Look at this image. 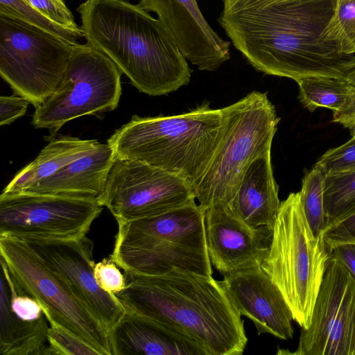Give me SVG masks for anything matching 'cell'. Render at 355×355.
<instances>
[{"mask_svg":"<svg viewBox=\"0 0 355 355\" xmlns=\"http://www.w3.org/2000/svg\"><path fill=\"white\" fill-rule=\"evenodd\" d=\"M76 44L0 11L1 76L35 108L60 86Z\"/></svg>","mask_w":355,"mask_h":355,"instance_id":"ba28073f","label":"cell"},{"mask_svg":"<svg viewBox=\"0 0 355 355\" xmlns=\"http://www.w3.org/2000/svg\"><path fill=\"white\" fill-rule=\"evenodd\" d=\"M280 205L278 185L268 152L255 159L247 168L231 208L249 226L273 228Z\"/></svg>","mask_w":355,"mask_h":355,"instance_id":"ffe728a7","label":"cell"},{"mask_svg":"<svg viewBox=\"0 0 355 355\" xmlns=\"http://www.w3.org/2000/svg\"><path fill=\"white\" fill-rule=\"evenodd\" d=\"M30 102L17 94L0 97V125H10L24 115Z\"/></svg>","mask_w":355,"mask_h":355,"instance_id":"d6a6232c","label":"cell"},{"mask_svg":"<svg viewBox=\"0 0 355 355\" xmlns=\"http://www.w3.org/2000/svg\"><path fill=\"white\" fill-rule=\"evenodd\" d=\"M110 335L113 355H206L184 334L128 310Z\"/></svg>","mask_w":355,"mask_h":355,"instance_id":"ac0fdd59","label":"cell"},{"mask_svg":"<svg viewBox=\"0 0 355 355\" xmlns=\"http://www.w3.org/2000/svg\"><path fill=\"white\" fill-rule=\"evenodd\" d=\"M87 43L107 55L141 92L166 95L192 70L158 18L125 0H86L78 8Z\"/></svg>","mask_w":355,"mask_h":355,"instance_id":"3957f363","label":"cell"},{"mask_svg":"<svg viewBox=\"0 0 355 355\" xmlns=\"http://www.w3.org/2000/svg\"><path fill=\"white\" fill-rule=\"evenodd\" d=\"M101 143L62 135L54 138L37 157L21 168L2 191V193L23 192L50 177L67 165L87 155Z\"/></svg>","mask_w":355,"mask_h":355,"instance_id":"44dd1931","label":"cell"},{"mask_svg":"<svg viewBox=\"0 0 355 355\" xmlns=\"http://www.w3.org/2000/svg\"><path fill=\"white\" fill-rule=\"evenodd\" d=\"M157 14L187 60L199 70L214 71L230 58V43L209 25L196 0H140Z\"/></svg>","mask_w":355,"mask_h":355,"instance_id":"2e32d148","label":"cell"},{"mask_svg":"<svg viewBox=\"0 0 355 355\" xmlns=\"http://www.w3.org/2000/svg\"><path fill=\"white\" fill-rule=\"evenodd\" d=\"M336 0H286L221 12L220 26L257 70L297 80L309 76L346 80L355 53L343 54L323 37Z\"/></svg>","mask_w":355,"mask_h":355,"instance_id":"6da1fadb","label":"cell"},{"mask_svg":"<svg viewBox=\"0 0 355 355\" xmlns=\"http://www.w3.org/2000/svg\"><path fill=\"white\" fill-rule=\"evenodd\" d=\"M286 0H223V12H232L242 10L254 5Z\"/></svg>","mask_w":355,"mask_h":355,"instance_id":"d590c367","label":"cell"},{"mask_svg":"<svg viewBox=\"0 0 355 355\" xmlns=\"http://www.w3.org/2000/svg\"><path fill=\"white\" fill-rule=\"evenodd\" d=\"M347 82L351 87L355 89V69L349 74Z\"/></svg>","mask_w":355,"mask_h":355,"instance_id":"8d00e7d4","label":"cell"},{"mask_svg":"<svg viewBox=\"0 0 355 355\" xmlns=\"http://www.w3.org/2000/svg\"><path fill=\"white\" fill-rule=\"evenodd\" d=\"M116 156L112 148L100 144L87 155L23 192L98 199Z\"/></svg>","mask_w":355,"mask_h":355,"instance_id":"d6986e66","label":"cell"},{"mask_svg":"<svg viewBox=\"0 0 355 355\" xmlns=\"http://www.w3.org/2000/svg\"><path fill=\"white\" fill-rule=\"evenodd\" d=\"M56 23L72 29H80L64 0H26Z\"/></svg>","mask_w":355,"mask_h":355,"instance_id":"1f68e13d","label":"cell"},{"mask_svg":"<svg viewBox=\"0 0 355 355\" xmlns=\"http://www.w3.org/2000/svg\"><path fill=\"white\" fill-rule=\"evenodd\" d=\"M323 37L343 54L355 53V0H336Z\"/></svg>","mask_w":355,"mask_h":355,"instance_id":"d4e9b609","label":"cell"},{"mask_svg":"<svg viewBox=\"0 0 355 355\" xmlns=\"http://www.w3.org/2000/svg\"><path fill=\"white\" fill-rule=\"evenodd\" d=\"M222 137L193 191L205 209L231 207L243 175L257 157L270 152L279 118L266 93L253 91L222 108Z\"/></svg>","mask_w":355,"mask_h":355,"instance_id":"52a82bcc","label":"cell"},{"mask_svg":"<svg viewBox=\"0 0 355 355\" xmlns=\"http://www.w3.org/2000/svg\"><path fill=\"white\" fill-rule=\"evenodd\" d=\"M331 257L342 262L355 277V244L345 243L331 250Z\"/></svg>","mask_w":355,"mask_h":355,"instance_id":"e575fe53","label":"cell"},{"mask_svg":"<svg viewBox=\"0 0 355 355\" xmlns=\"http://www.w3.org/2000/svg\"><path fill=\"white\" fill-rule=\"evenodd\" d=\"M333 121L347 128L355 123V89H352L343 105L334 112Z\"/></svg>","mask_w":355,"mask_h":355,"instance_id":"836d02e7","label":"cell"},{"mask_svg":"<svg viewBox=\"0 0 355 355\" xmlns=\"http://www.w3.org/2000/svg\"><path fill=\"white\" fill-rule=\"evenodd\" d=\"M299 87V100L310 112L325 107L336 112L345 103L352 87L346 80L309 76L296 80Z\"/></svg>","mask_w":355,"mask_h":355,"instance_id":"603a6c76","label":"cell"},{"mask_svg":"<svg viewBox=\"0 0 355 355\" xmlns=\"http://www.w3.org/2000/svg\"><path fill=\"white\" fill-rule=\"evenodd\" d=\"M221 109L209 102L187 112L140 117L133 115L107 139L117 158L139 161L198 182L220 142Z\"/></svg>","mask_w":355,"mask_h":355,"instance_id":"277c9868","label":"cell"},{"mask_svg":"<svg viewBox=\"0 0 355 355\" xmlns=\"http://www.w3.org/2000/svg\"><path fill=\"white\" fill-rule=\"evenodd\" d=\"M349 129L350 130L352 137H355V123H354V125L351 126Z\"/></svg>","mask_w":355,"mask_h":355,"instance_id":"74e56055","label":"cell"},{"mask_svg":"<svg viewBox=\"0 0 355 355\" xmlns=\"http://www.w3.org/2000/svg\"><path fill=\"white\" fill-rule=\"evenodd\" d=\"M220 282L238 313L252 321L259 335L293 338L291 310L261 266L225 275Z\"/></svg>","mask_w":355,"mask_h":355,"instance_id":"e0dca14e","label":"cell"},{"mask_svg":"<svg viewBox=\"0 0 355 355\" xmlns=\"http://www.w3.org/2000/svg\"><path fill=\"white\" fill-rule=\"evenodd\" d=\"M20 239L69 285L76 295L110 333L123 316L125 309L115 295L102 290L96 282L93 242L86 236L70 239L37 237Z\"/></svg>","mask_w":355,"mask_h":355,"instance_id":"5bb4252c","label":"cell"},{"mask_svg":"<svg viewBox=\"0 0 355 355\" xmlns=\"http://www.w3.org/2000/svg\"><path fill=\"white\" fill-rule=\"evenodd\" d=\"M103 208L94 198L1 193L0 236L81 238L86 236Z\"/></svg>","mask_w":355,"mask_h":355,"instance_id":"8fae6325","label":"cell"},{"mask_svg":"<svg viewBox=\"0 0 355 355\" xmlns=\"http://www.w3.org/2000/svg\"><path fill=\"white\" fill-rule=\"evenodd\" d=\"M0 11L12 14L73 44L85 37L82 28L72 29L56 23L26 0H0Z\"/></svg>","mask_w":355,"mask_h":355,"instance_id":"4316f807","label":"cell"},{"mask_svg":"<svg viewBox=\"0 0 355 355\" xmlns=\"http://www.w3.org/2000/svg\"><path fill=\"white\" fill-rule=\"evenodd\" d=\"M324 202L329 220L355 209V168L327 175Z\"/></svg>","mask_w":355,"mask_h":355,"instance_id":"484cf974","label":"cell"},{"mask_svg":"<svg viewBox=\"0 0 355 355\" xmlns=\"http://www.w3.org/2000/svg\"><path fill=\"white\" fill-rule=\"evenodd\" d=\"M118 265L110 257L104 258L94 266V273L100 288L112 295H116L126 286L125 275Z\"/></svg>","mask_w":355,"mask_h":355,"instance_id":"4dcf8cb0","label":"cell"},{"mask_svg":"<svg viewBox=\"0 0 355 355\" xmlns=\"http://www.w3.org/2000/svg\"><path fill=\"white\" fill-rule=\"evenodd\" d=\"M317 163L322 165L327 175L336 174L355 168V137L324 153Z\"/></svg>","mask_w":355,"mask_h":355,"instance_id":"f546056e","label":"cell"},{"mask_svg":"<svg viewBox=\"0 0 355 355\" xmlns=\"http://www.w3.org/2000/svg\"><path fill=\"white\" fill-rule=\"evenodd\" d=\"M205 214L193 201L157 216L118 221L110 257L124 272L137 275L180 270L212 277Z\"/></svg>","mask_w":355,"mask_h":355,"instance_id":"5b68a950","label":"cell"},{"mask_svg":"<svg viewBox=\"0 0 355 355\" xmlns=\"http://www.w3.org/2000/svg\"><path fill=\"white\" fill-rule=\"evenodd\" d=\"M326 178L324 168L316 162L304 174L300 191L304 214L316 236L322 234L329 221L324 202Z\"/></svg>","mask_w":355,"mask_h":355,"instance_id":"cb8c5ba5","label":"cell"},{"mask_svg":"<svg viewBox=\"0 0 355 355\" xmlns=\"http://www.w3.org/2000/svg\"><path fill=\"white\" fill-rule=\"evenodd\" d=\"M297 355H355V277L331 257Z\"/></svg>","mask_w":355,"mask_h":355,"instance_id":"4fadbf2b","label":"cell"},{"mask_svg":"<svg viewBox=\"0 0 355 355\" xmlns=\"http://www.w3.org/2000/svg\"><path fill=\"white\" fill-rule=\"evenodd\" d=\"M121 73L97 49L75 45L60 86L35 108L32 124L55 133L69 121L116 109L122 93Z\"/></svg>","mask_w":355,"mask_h":355,"instance_id":"30bf717a","label":"cell"},{"mask_svg":"<svg viewBox=\"0 0 355 355\" xmlns=\"http://www.w3.org/2000/svg\"><path fill=\"white\" fill-rule=\"evenodd\" d=\"M182 178L146 163L115 158L98 198L116 221L157 216L195 201Z\"/></svg>","mask_w":355,"mask_h":355,"instance_id":"7c38bea8","label":"cell"},{"mask_svg":"<svg viewBox=\"0 0 355 355\" xmlns=\"http://www.w3.org/2000/svg\"><path fill=\"white\" fill-rule=\"evenodd\" d=\"M0 354L1 355H45L49 327L45 314L37 320L18 318L10 304V292L1 273Z\"/></svg>","mask_w":355,"mask_h":355,"instance_id":"7402d4cb","label":"cell"},{"mask_svg":"<svg viewBox=\"0 0 355 355\" xmlns=\"http://www.w3.org/2000/svg\"><path fill=\"white\" fill-rule=\"evenodd\" d=\"M0 257L19 288L41 304L51 325L63 328L101 355H113L110 332L24 241L0 236Z\"/></svg>","mask_w":355,"mask_h":355,"instance_id":"9c48e42d","label":"cell"},{"mask_svg":"<svg viewBox=\"0 0 355 355\" xmlns=\"http://www.w3.org/2000/svg\"><path fill=\"white\" fill-rule=\"evenodd\" d=\"M322 234L330 252L336 245L355 244V209L330 220Z\"/></svg>","mask_w":355,"mask_h":355,"instance_id":"f1b7e54d","label":"cell"},{"mask_svg":"<svg viewBox=\"0 0 355 355\" xmlns=\"http://www.w3.org/2000/svg\"><path fill=\"white\" fill-rule=\"evenodd\" d=\"M124 275L126 286L115 295L125 310L184 334L206 355L243 354L248 343L243 320L220 281L180 270Z\"/></svg>","mask_w":355,"mask_h":355,"instance_id":"7a4b0ae2","label":"cell"},{"mask_svg":"<svg viewBox=\"0 0 355 355\" xmlns=\"http://www.w3.org/2000/svg\"><path fill=\"white\" fill-rule=\"evenodd\" d=\"M205 234L211 263L225 275L260 266L272 228L249 226L231 207L216 205L205 209Z\"/></svg>","mask_w":355,"mask_h":355,"instance_id":"9a60e30c","label":"cell"},{"mask_svg":"<svg viewBox=\"0 0 355 355\" xmlns=\"http://www.w3.org/2000/svg\"><path fill=\"white\" fill-rule=\"evenodd\" d=\"M331 253L304 214L300 192L281 202L261 267L279 288L294 320L307 329Z\"/></svg>","mask_w":355,"mask_h":355,"instance_id":"8992f818","label":"cell"},{"mask_svg":"<svg viewBox=\"0 0 355 355\" xmlns=\"http://www.w3.org/2000/svg\"><path fill=\"white\" fill-rule=\"evenodd\" d=\"M101 355L94 347L66 331L51 325L48 331V347L45 355Z\"/></svg>","mask_w":355,"mask_h":355,"instance_id":"83f0119b","label":"cell"}]
</instances>
